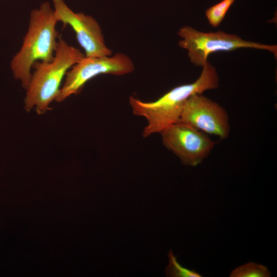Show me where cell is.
<instances>
[{
    "instance_id": "ba28073f",
    "label": "cell",
    "mask_w": 277,
    "mask_h": 277,
    "mask_svg": "<svg viewBox=\"0 0 277 277\" xmlns=\"http://www.w3.org/2000/svg\"><path fill=\"white\" fill-rule=\"evenodd\" d=\"M56 19L70 26L88 57L110 56L112 52L105 44L101 26L91 15L73 12L64 0H52Z\"/></svg>"
},
{
    "instance_id": "8fae6325",
    "label": "cell",
    "mask_w": 277,
    "mask_h": 277,
    "mask_svg": "<svg viewBox=\"0 0 277 277\" xmlns=\"http://www.w3.org/2000/svg\"><path fill=\"white\" fill-rule=\"evenodd\" d=\"M169 264L165 271L167 276L171 277H201L197 272L182 267L179 264L171 250L168 253Z\"/></svg>"
},
{
    "instance_id": "5b68a950",
    "label": "cell",
    "mask_w": 277,
    "mask_h": 277,
    "mask_svg": "<svg viewBox=\"0 0 277 277\" xmlns=\"http://www.w3.org/2000/svg\"><path fill=\"white\" fill-rule=\"evenodd\" d=\"M134 69L132 61L123 53L97 57L85 56L67 72L55 101L61 102L72 95L77 94L88 81L100 74L123 75L132 72Z\"/></svg>"
},
{
    "instance_id": "3957f363",
    "label": "cell",
    "mask_w": 277,
    "mask_h": 277,
    "mask_svg": "<svg viewBox=\"0 0 277 277\" xmlns=\"http://www.w3.org/2000/svg\"><path fill=\"white\" fill-rule=\"evenodd\" d=\"M85 56L80 49L59 38L53 60L37 61L32 66L34 71L24 98L25 110H35L38 114L46 112L57 96L67 72Z\"/></svg>"
},
{
    "instance_id": "277c9868",
    "label": "cell",
    "mask_w": 277,
    "mask_h": 277,
    "mask_svg": "<svg viewBox=\"0 0 277 277\" xmlns=\"http://www.w3.org/2000/svg\"><path fill=\"white\" fill-rule=\"evenodd\" d=\"M182 38L179 46L188 50V56L192 63L203 66L208 55L219 51H231L239 48H253L268 50L277 55V46L246 41L236 34L222 31L204 32L190 26L181 27L177 32Z\"/></svg>"
},
{
    "instance_id": "6da1fadb",
    "label": "cell",
    "mask_w": 277,
    "mask_h": 277,
    "mask_svg": "<svg viewBox=\"0 0 277 277\" xmlns=\"http://www.w3.org/2000/svg\"><path fill=\"white\" fill-rule=\"evenodd\" d=\"M202 67L200 76L193 83L174 87L154 102H145L130 96L133 113L143 116L147 121L142 133L144 137L155 133H161L180 121L184 103L190 96L219 87V77L216 68L208 61Z\"/></svg>"
},
{
    "instance_id": "9c48e42d",
    "label": "cell",
    "mask_w": 277,
    "mask_h": 277,
    "mask_svg": "<svg viewBox=\"0 0 277 277\" xmlns=\"http://www.w3.org/2000/svg\"><path fill=\"white\" fill-rule=\"evenodd\" d=\"M271 276L268 268L262 265L249 262L234 269L230 277H269Z\"/></svg>"
},
{
    "instance_id": "8992f818",
    "label": "cell",
    "mask_w": 277,
    "mask_h": 277,
    "mask_svg": "<svg viewBox=\"0 0 277 277\" xmlns=\"http://www.w3.org/2000/svg\"><path fill=\"white\" fill-rule=\"evenodd\" d=\"M164 146L186 165L196 166L208 157L215 143L204 132L179 121L161 133Z\"/></svg>"
},
{
    "instance_id": "7a4b0ae2",
    "label": "cell",
    "mask_w": 277,
    "mask_h": 277,
    "mask_svg": "<svg viewBox=\"0 0 277 277\" xmlns=\"http://www.w3.org/2000/svg\"><path fill=\"white\" fill-rule=\"evenodd\" d=\"M57 23L54 10L48 2L42 3L30 13L28 28L22 45L10 63L14 77L21 82L25 90L34 63L50 62L54 58L58 37Z\"/></svg>"
},
{
    "instance_id": "30bf717a",
    "label": "cell",
    "mask_w": 277,
    "mask_h": 277,
    "mask_svg": "<svg viewBox=\"0 0 277 277\" xmlns=\"http://www.w3.org/2000/svg\"><path fill=\"white\" fill-rule=\"evenodd\" d=\"M235 0H223L218 4L207 9L205 15L209 23L213 27H217Z\"/></svg>"
},
{
    "instance_id": "52a82bcc",
    "label": "cell",
    "mask_w": 277,
    "mask_h": 277,
    "mask_svg": "<svg viewBox=\"0 0 277 277\" xmlns=\"http://www.w3.org/2000/svg\"><path fill=\"white\" fill-rule=\"evenodd\" d=\"M180 121L217 136L220 140L226 139L230 133L229 116L226 109L202 94H194L186 100Z\"/></svg>"
}]
</instances>
